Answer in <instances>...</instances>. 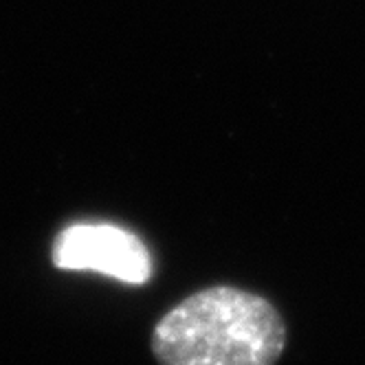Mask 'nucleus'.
I'll return each mask as SVG.
<instances>
[{
    "instance_id": "1",
    "label": "nucleus",
    "mask_w": 365,
    "mask_h": 365,
    "mask_svg": "<svg viewBox=\"0 0 365 365\" xmlns=\"http://www.w3.org/2000/svg\"><path fill=\"white\" fill-rule=\"evenodd\" d=\"M150 346L161 365H275L286 324L269 299L214 286L165 312Z\"/></svg>"
},
{
    "instance_id": "2",
    "label": "nucleus",
    "mask_w": 365,
    "mask_h": 365,
    "mask_svg": "<svg viewBox=\"0 0 365 365\" xmlns=\"http://www.w3.org/2000/svg\"><path fill=\"white\" fill-rule=\"evenodd\" d=\"M64 271H95L125 284H145L152 275L148 247L125 229L113 225H73L64 229L51 251Z\"/></svg>"
}]
</instances>
